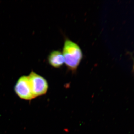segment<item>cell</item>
I'll return each mask as SVG.
<instances>
[{"label": "cell", "mask_w": 134, "mask_h": 134, "mask_svg": "<svg viewBox=\"0 0 134 134\" xmlns=\"http://www.w3.org/2000/svg\"><path fill=\"white\" fill-rule=\"evenodd\" d=\"M62 53L68 69L72 72L76 71L83 58L82 51L79 46L69 39H66Z\"/></svg>", "instance_id": "6da1fadb"}, {"label": "cell", "mask_w": 134, "mask_h": 134, "mask_svg": "<svg viewBox=\"0 0 134 134\" xmlns=\"http://www.w3.org/2000/svg\"><path fill=\"white\" fill-rule=\"evenodd\" d=\"M28 76L34 98L46 94L48 88L46 79L33 71Z\"/></svg>", "instance_id": "7a4b0ae2"}, {"label": "cell", "mask_w": 134, "mask_h": 134, "mask_svg": "<svg viewBox=\"0 0 134 134\" xmlns=\"http://www.w3.org/2000/svg\"><path fill=\"white\" fill-rule=\"evenodd\" d=\"M16 94L21 99L31 100L34 99L28 76L19 77L14 86Z\"/></svg>", "instance_id": "3957f363"}, {"label": "cell", "mask_w": 134, "mask_h": 134, "mask_svg": "<svg viewBox=\"0 0 134 134\" xmlns=\"http://www.w3.org/2000/svg\"><path fill=\"white\" fill-rule=\"evenodd\" d=\"M48 61L52 66L56 68H61L65 63L62 53L59 50L52 51L48 55Z\"/></svg>", "instance_id": "277c9868"}, {"label": "cell", "mask_w": 134, "mask_h": 134, "mask_svg": "<svg viewBox=\"0 0 134 134\" xmlns=\"http://www.w3.org/2000/svg\"><path fill=\"white\" fill-rule=\"evenodd\" d=\"M133 69L134 70V65H133Z\"/></svg>", "instance_id": "5b68a950"}]
</instances>
